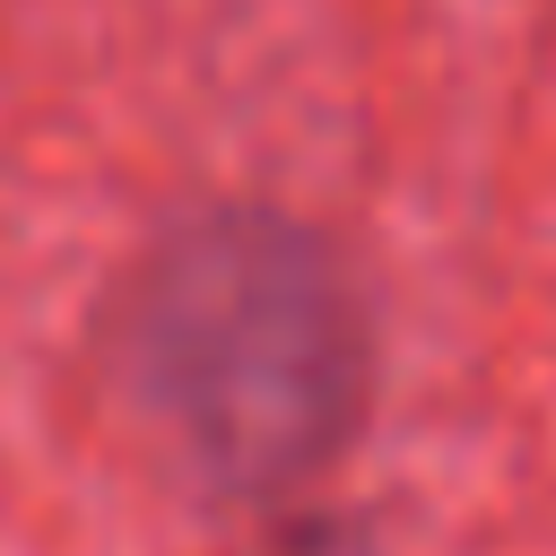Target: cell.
Listing matches in <instances>:
<instances>
[{"instance_id":"obj_1","label":"cell","mask_w":556,"mask_h":556,"mask_svg":"<svg viewBox=\"0 0 556 556\" xmlns=\"http://www.w3.org/2000/svg\"><path fill=\"white\" fill-rule=\"evenodd\" d=\"M113 365L191 486L269 513L356 452L374 313L321 226L269 200H208L130 261Z\"/></svg>"}]
</instances>
